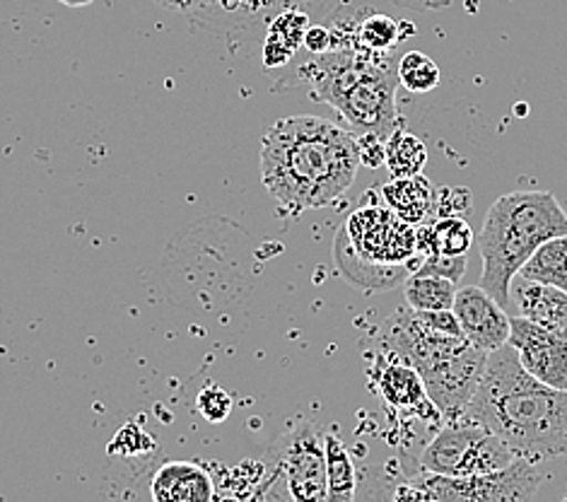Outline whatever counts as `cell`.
Here are the masks:
<instances>
[{
	"instance_id": "44dd1931",
	"label": "cell",
	"mask_w": 567,
	"mask_h": 502,
	"mask_svg": "<svg viewBox=\"0 0 567 502\" xmlns=\"http://www.w3.org/2000/svg\"><path fill=\"white\" fill-rule=\"evenodd\" d=\"M403 288H406V305L413 309H452L458 290L454 280L430 274H411Z\"/></svg>"
},
{
	"instance_id": "7c38bea8",
	"label": "cell",
	"mask_w": 567,
	"mask_h": 502,
	"mask_svg": "<svg viewBox=\"0 0 567 502\" xmlns=\"http://www.w3.org/2000/svg\"><path fill=\"white\" fill-rule=\"evenodd\" d=\"M151 498L157 502H210L218 491L208 469L194 461H165L151 481Z\"/></svg>"
},
{
	"instance_id": "8992f818",
	"label": "cell",
	"mask_w": 567,
	"mask_h": 502,
	"mask_svg": "<svg viewBox=\"0 0 567 502\" xmlns=\"http://www.w3.org/2000/svg\"><path fill=\"white\" fill-rule=\"evenodd\" d=\"M544 479V461L517 457L509 467L478 477H442V473L421 471L399 488L394 498L427 502H519L536 498Z\"/></svg>"
},
{
	"instance_id": "30bf717a",
	"label": "cell",
	"mask_w": 567,
	"mask_h": 502,
	"mask_svg": "<svg viewBox=\"0 0 567 502\" xmlns=\"http://www.w3.org/2000/svg\"><path fill=\"white\" fill-rule=\"evenodd\" d=\"M452 311L468 344L493 352L509 341V315L481 285L458 288Z\"/></svg>"
},
{
	"instance_id": "1f68e13d",
	"label": "cell",
	"mask_w": 567,
	"mask_h": 502,
	"mask_svg": "<svg viewBox=\"0 0 567 502\" xmlns=\"http://www.w3.org/2000/svg\"><path fill=\"white\" fill-rule=\"evenodd\" d=\"M59 3L69 6V8H85V6L92 3V0H59Z\"/></svg>"
},
{
	"instance_id": "ffe728a7",
	"label": "cell",
	"mask_w": 567,
	"mask_h": 502,
	"mask_svg": "<svg viewBox=\"0 0 567 502\" xmlns=\"http://www.w3.org/2000/svg\"><path fill=\"white\" fill-rule=\"evenodd\" d=\"M384 165L391 174V180H396V176L421 174L427 165V147L417 135L396 129L386 139Z\"/></svg>"
},
{
	"instance_id": "d6986e66",
	"label": "cell",
	"mask_w": 567,
	"mask_h": 502,
	"mask_svg": "<svg viewBox=\"0 0 567 502\" xmlns=\"http://www.w3.org/2000/svg\"><path fill=\"white\" fill-rule=\"evenodd\" d=\"M323 447H327V485L331 502H350L355 498V464L353 457L346 450L343 440L333 430L323 432Z\"/></svg>"
},
{
	"instance_id": "ac0fdd59",
	"label": "cell",
	"mask_w": 567,
	"mask_h": 502,
	"mask_svg": "<svg viewBox=\"0 0 567 502\" xmlns=\"http://www.w3.org/2000/svg\"><path fill=\"white\" fill-rule=\"evenodd\" d=\"M519 276L567 293V235L544 242L519 268Z\"/></svg>"
},
{
	"instance_id": "7a4b0ae2",
	"label": "cell",
	"mask_w": 567,
	"mask_h": 502,
	"mask_svg": "<svg viewBox=\"0 0 567 502\" xmlns=\"http://www.w3.org/2000/svg\"><path fill=\"white\" fill-rule=\"evenodd\" d=\"M462 418L505 440L517 457L548 461L567 454V389L548 387L526 372L509 344L488 352Z\"/></svg>"
},
{
	"instance_id": "603a6c76",
	"label": "cell",
	"mask_w": 567,
	"mask_h": 502,
	"mask_svg": "<svg viewBox=\"0 0 567 502\" xmlns=\"http://www.w3.org/2000/svg\"><path fill=\"white\" fill-rule=\"evenodd\" d=\"M401 42L403 34L399 32V22L386 16H370L355 30V44L377 53H386Z\"/></svg>"
},
{
	"instance_id": "ba28073f",
	"label": "cell",
	"mask_w": 567,
	"mask_h": 502,
	"mask_svg": "<svg viewBox=\"0 0 567 502\" xmlns=\"http://www.w3.org/2000/svg\"><path fill=\"white\" fill-rule=\"evenodd\" d=\"M485 362H488V352L476 348L474 344H466L452 356L430 365L423 372V385L430 401L444 420L462 418L471 397L476 393V387L483 377Z\"/></svg>"
},
{
	"instance_id": "4fadbf2b",
	"label": "cell",
	"mask_w": 567,
	"mask_h": 502,
	"mask_svg": "<svg viewBox=\"0 0 567 502\" xmlns=\"http://www.w3.org/2000/svg\"><path fill=\"white\" fill-rule=\"evenodd\" d=\"M509 305L522 317L558 331L567 338V293L553 288L546 283H536L522 278L519 274L512 278L509 285Z\"/></svg>"
},
{
	"instance_id": "cb8c5ba5",
	"label": "cell",
	"mask_w": 567,
	"mask_h": 502,
	"mask_svg": "<svg viewBox=\"0 0 567 502\" xmlns=\"http://www.w3.org/2000/svg\"><path fill=\"white\" fill-rule=\"evenodd\" d=\"M155 440L147 436V432L138 426H124L118 432L116 438L112 440L110 444V454H116V457H141L145 452H153L155 450Z\"/></svg>"
},
{
	"instance_id": "5b68a950",
	"label": "cell",
	"mask_w": 567,
	"mask_h": 502,
	"mask_svg": "<svg viewBox=\"0 0 567 502\" xmlns=\"http://www.w3.org/2000/svg\"><path fill=\"white\" fill-rule=\"evenodd\" d=\"M333 259L350 283L384 293L406 283L423 256H417L413 225L389 206H362L336 237Z\"/></svg>"
},
{
	"instance_id": "2e32d148",
	"label": "cell",
	"mask_w": 567,
	"mask_h": 502,
	"mask_svg": "<svg viewBox=\"0 0 567 502\" xmlns=\"http://www.w3.org/2000/svg\"><path fill=\"white\" fill-rule=\"evenodd\" d=\"M471 244H474V229L462 215H450V218H437L415 227L417 256H427L432 252L464 256L468 254Z\"/></svg>"
},
{
	"instance_id": "5bb4252c",
	"label": "cell",
	"mask_w": 567,
	"mask_h": 502,
	"mask_svg": "<svg viewBox=\"0 0 567 502\" xmlns=\"http://www.w3.org/2000/svg\"><path fill=\"white\" fill-rule=\"evenodd\" d=\"M483 432L485 428L474 423V420H466V418L447 420V426L432 438V442L425 444L421 459H417L421 471L442 473V477H456V469L466 457L468 447L474 444Z\"/></svg>"
},
{
	"instance_id": "7402d4cb",
	"label": "cell",
	"mask_w": 567,
	"mask_h": 502,
	"mask_svg": "<svg viewBox=\"0 0 567 502\" xmlns=\"http://www.w3.org/2000/svg\"><path fill=\"white\" fill-rule=\"evenodd\" d=\"M396 75H399V83L413 94H425L440 85L437 63L421 51H409L406 57L399 61Z\"/></svg>"
},
{
	"instance_id": "83f0119b",
	"label": "cell",
	"mask_w": 567,
	"mask_h": 502,
	"mask_svg": "<svg viewBox=\"0 0 567 502\" xmlns=\"http://www.w3.org/2000/svg\"><path fill=\"white\" fill-rule=\"evenodd\" d=\"M355 141H358V153H360L362 165H368L372 170L384 165V160H386V141L382 139V135H377V133H358Z\"/></svg>"
},
{
	"instance_id": "4316f807",
	"label": "cell",
	"mask_w": 567,
	"mask_h": 502,
	"mask_svg": "<svg viewBox=\"0 0 567 502\" xmlns=\"http://www.w3.org/2000/svg\"><path fill=\"white\" fill-rule=\"evenodd\" d=\"M474 208V198L464 186L458 188H440L437 192V218H450V215H464Z\"/></svg>"
},
{
	"instance_id": "9c48e42d",
	"label": "cell",
	"mask_w": 567,
	"mask_h": 502,
	"mask_svg": "<svg viewBox=\"0 0 567 502\" xmlns=\"http://www.w3.org/2000/svg\"><path fill=\"white\" fill-rule=\"evenodd\" d=\"M524 370L544 385L567 389V338L522 315L509 317V341Z\"/></svg>"
},
{
	"instance_id": "9a60e30c",
	"label": "cell",
	"mask_w": 567,
	"mask_h": 502,
	"mask_svg": "<svg viewBox=\"0 0 567 502\" xmlns=\"http://www.w3.org/2000/svg\"><path fill=\"white\" fill-rule=\"evenodd\" d=\"M437 192L423 174L396 176L380 188L382 201L409 225H427L437 218Z\"/></svg>"
},
{
	"instance_id": "6da1fadb",
	"label": "cell",
	"mask_w": 567,
	"mask_h": 502,
	"mask_svg": "<svg viewBox=\"0 0 567 502\" xmlns=\"http://www.w3.org/2000/svg\"><path fill=\"white\" fill-rule=\"evenodd\" d=\"M355 133L319 116H288L261 141V182L292 213L331 206L360 170Z\"/></svg>"
},
{
	"instance_id": "d4e9b609",
	"label": "cell",
	"mask_w": 567,
	"mask_h": 502,
	"mask_svg": "<svg viewBox=\"0 0 567 502\" xmlns=\"http://www.w3.org/2000/svg\"><path fill=\"white\" fill-rule=\"evenodd\" d=\"M466 254L464 256H450V254H437L432 252L427 256H423L421 266H417L413 274H430V276H442L450 278L454 283H458L466 274Z\"/></svg>"
},
{
	"instance_id": "e0dca14e",
	"label": "cell",
	"mask_w": 567,
	"mask_h": 502,
	"mask_svg": "<svg viewBox=\"0 0 567 502\" xmlns=\"http://www.w3.org/2000/svg\"><path fill=\"white\" fill-rule=\"evenodd\" d=\"M309 30V20L305 12L286 10L278 16L271 27H268V37L264 44V63L268 68L286 65L295 51L305 44V34Z\"/></svg>"
},
{
	"instance_id": "f1b7e54d",
	"label": "cell",
	"mask_w": 567,
	"mask_h": 502,
	"mask_svg": "<svg viewBox=\"0 0 567 502\" xmlns=\"http://www.w3.org/2000/svg\"><path fill=\"white\" fill-rule=\"evenodd\" d=\"M309 53H315V57H321V53H327L333 49V34L327 30V27H309L307 34H305V44H302Z\"/></svg>"
},
{
	"instance_id": "484cf974",
	"label": "cell",
	"mask_w": 567,
	"mask_h": 502,
	"mask_svg": "<svg viewBox=\"0 0 567 502\" xmlns=\"http://www.w3.org/2000/svg\"><path fill=\"white\" fill-rule=\"evenodd\" d=\"M198 411L208 423H223L233 413V397L223 387H206L198 393Z\"/></svg>"
},
{
	"instance_id": "f546056e",
	"label": "cell",
	"mask_w": 567,
	"mask_h": 502,
	"mask_svg": "<svg viewBox=\"0 0 567 502\" xmlns=\"http://www.w3.org/2000/svg\"><path fill=\"white\" fill-rule=\"evenodd\" d=\"M401 8H411V10H442L452 6L454 0H394Z\"/></svg>"
},
{
	"instance_id": "277c9868",
	"label": "cell",
	"mask_w": 567,
	"mask_h": 502,
	"mask_svg": "<svg viewBox=\"0 0 567 502\" xmlns=\"http://www.w3.org/2000/svg\"><path fill=\"white\" fill-rule=\"evenodd\" d=\"M567 235V213L550 192L499 196L485 215L481 249V288L509 309V285L544 242Z\"/></svg>"
},
{
	"instance_id": "8fae6325",
	"label": "cell",
	"mask_w": 567,
	"mask_h": 502,
	"mask_svg": "<svg viewBox=\"0 0 567 502\" xmlns=\"http://www.w3.org/2000/svg\"><path fill=\"white\" fill-rule=\"evenodd\" d=\"M372 382H374L377 391L382 393V399L389 406H394V409H403V411L413 409L423 418H427L430 413L440 416L435 403H432L427 397L423 377L417 375V370L411 368L409 362L389 356L386 350H380L374 356Z\"/></svg>"
},
{
	"instance_id": "52a82bcc",
	"label": "cell",
	"mask_w": 567,
	"mask_h": 502,
	"mask_svg": "<svg viewBox=\"0 0 567 502\" xmlns=\"http://www.w3.org/2000/svg\"><path fill=\"white\" fill-rule=\"evenodd\" d=\"M268 479L264 488L282 483V498L295 502H321L329 495L327 485V447L323 432L315 423L288 428L268 450Z\"/></svg>"
},
{
	"instance_id": "3957f363",
	"label": "cell",
	"mask_w": 567,
	"mask_h": 502,
	"mask_svg": "<svg viewBox=\"0 0 567 502\" xmlns=\"http://www.w3.org/2000/svg\"><path fill=\"white\" fill-rule=\"evenodd\" d=\"M315 100L333 106L355 133H377L386 141L401 129L396 83L384 53L360 44L336 47L300 68Z\"/></svg>"
},
{
	"instance_id": "4dcf8cb0",
	"label": "cell",
	"mask_w": 567,
	"mask_h": 502,
	"mask_svg": "<svg viewBox=\"0 0 567 502\" xmlns=\"http://www.w3.org/2000/svg\"><path fill=\"white\" fill-rule=\"evenodd\" d=\"M218 3H220L225 10H237V8L249 6L251 0H218Z\"/></svg>"
}]
</instances>
